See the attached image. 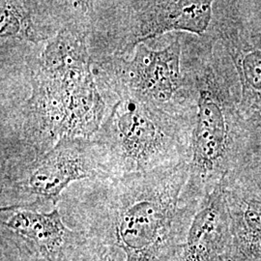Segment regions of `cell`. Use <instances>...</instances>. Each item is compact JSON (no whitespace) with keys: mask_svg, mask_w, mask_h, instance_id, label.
<instances>
[{"mask_svg":"<svg viewBox=\"0 0 261 261\" xmlns=\"http://www.w3.org/2000/svg\"><path fill=\"white\" fill-rule=\"evenodd\" d=\"M189 165L97 181L84 200L89 236L119 249L125 261H170L182 246L189 209H179Z\"/></svg>","mask_w":261,"mask_h":261,"instance_id":"cell-2","label":"cell"},{"mask_svg":"<svg viewBox=\"0 0 261 261\" xmlns=\"http://www.w3.org/2000/svg\"><path fill=\"white\" fill-rule=\"evenodd\" d=\"M72 261H125V256L116 247L88 235Z\"/></svg>","mask_w":261,"mask_h":261,"instance_id":"cell-11","label":"cell"},{"mask_svg":"<svg viewBox=\"0 0 261 261\" xmlns=\"http://www.w3.org/2000/svg\"><path fill=\"white\" fill-rule=\"evenodd\" d=\"M0 213L2 239L14 244L22 261H72L88 237L68 227L58 207L44 212L8 206Z\"/></svg>","mask_w":261,"mask_h":261,"instance_id":"cell-8","label":"cell"},{"mask_svg":"<svg viewBox=\"0 0 261 261\" xmlns=\"http://www.w3.org/2000/svg\"><path fill=\"white\" fill-rule=\"evenodd\" d=\"M108 111L91 139L102 151L109 179L185 163L192 137L179 112L130 97L115 99Z\"/></svg>","mask_w":261,"mask_h":261,"instance_id":"cell-3","label":"cell"},{"mask_svg":"<svg viewBox=\"0 0 261 261\" xmlns=\"http://www.w3.org/2000/svg\"><path fill=\"white\" fill-rule=\"evenodd\" d=\"M196 112L193 123L189 174L180 200L193 203L220 183L229 148V122L224 93L211 66L196 71Z\"/></svg>","mask_w":261,"mask_h":261,"instance_id":"cell-7","label":"cell"},{"mask_svg":"<svg viewBox=\"0 0 261 261\" xmlns=\"http://www.w3.org/2000/svg\"><path fill=\"white\" fill-rule=\"evenodd\" d=\"M241 80V109L252 118L261 119V50L248 49L237 59Z\"/></svg>","mask_w":261,"mask_h":261,"instance_id":"cell-10","label":"cell"},{"mask_svg":"<svg viewBox=\"0 0 261 261\" xmlns=\"http://www.w3.org/2000/svg\"><path fill=\"white\" fill-rule=\"evenodd\" d=\"M212 1H86L87 47L93 63L129 57L145 41L171 31L202 36L213 18Z\"/></svg>","mask_w":261,"mask_h":261,"instance_id":"cell-4","label":"cell"},{"mask_svg":"<svg viewBox=\"0 0 261 261\" xmlns=\"http://www.w3.org/2000/svg\"><path fill=\"white\" fill-rule=\"evenodd\" d=\"M170 261H174V259H173V258H172V259H171V260Z\"/></svg>","mask_w":261,"mask_h":261,"instance_id":"cell-12","label":"cell"},{"mask_svg":"<svg viewBox=\"0 0 261 261\" xmlns=\"http://www.w3.org/2000/svg\"><path fill=\"white\" fill-rule=\"evenodd\" d=\"M181 58L177 37L163 49L141 44L129 57L93 63V71L103 96L130 97L178 112L177 102L185 87Z\"/></svg>","mask_w":261,"mask_h":261,"instance_id":"cell-6","label":"cell"},{"mask_svg":"<svg viewBox=\"0 0 261 261\" xmlns=\"http://www.w3.org/2000/svg\"><path fill=\"white\" fill-rule=\"evenodd\" d=\"M30 95L1 121V168H21L66 139H91L107 116L86 39L64 30L25 54Z\"/></svg>","mask_w":261,"mask_h":261,"instance_id":"cell-1","label":"cell"},{"mask_svg":"<svg viewBox=\"0 0 261 261\" xmlns=\"http://www.w3.org/2000/svg\"><path fill=\"white\" fill-rule=\"evenodd\" d=\"M1 207L49 212L75 181L109 179L102 151L92 139H66L21 168L1 171Z\"/></svg>","mask_w":261,"mask_h":261,"instance_id":"cell-5","label":"cell"},{"mask_svg":"<svg viewBox=\"0 0 261 261\" xmlns=\"http://www.w3.org/2000/svg\"><path fill=\"white\" fill-rule=\"evenodd\" d=\"M84 1H0L1 41L44 44L83 12Z\"/></svg>","mask_w":261,"mask_h":261,"instance_id":"cell-9","label":"cell"}]
</instances>
